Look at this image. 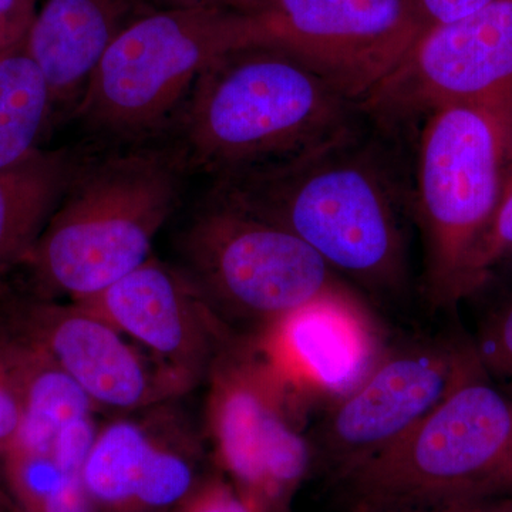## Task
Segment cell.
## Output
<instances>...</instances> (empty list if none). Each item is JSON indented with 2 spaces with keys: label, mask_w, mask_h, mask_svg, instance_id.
<instances>
[{
  "label": "cell",
  "mask_w": 512,
  "mask_h": 512,
  "mask_svg": "<svg viewBox=\"0 0 512 512\" xmlns=\"http://www.w3.org/2000/svg\"><path fill=\"white\" fill-rule=\"evenodd\" d=\"M53 116L45 77L23 42L0 53V170L40 150Z\"/></svg>",
  "instance_id": "cell-19"
},
{
  "label": "cell",
  "mask_w": 512,
  "mask_h": 512,
  "mask_svg": "<svg viewBox=\"0 0 512 512\" xmlns=\"http://www.w3.org/2000/svg\"><path fill=\"white\" fill-rule=\"evenodd\" d=\"M510 255H512V168L493 221L474 259V291L487 281L491 269L498 262L503 261L505 256Z\"/></svg>",
  "instance_id": "cell-21"
},
{
  "label": "cell",
  "mask_w": 512,
  "mask_h": 512,
  "mask_svg": "<svg viewBox=\"0 0 512 512\" xmlns=\"http://www.w3.org/2000/svg\"><path fill=\"white\" fill-rule=\"evenodd\" d=\"M474 348L485 375L512 399V295L484 319Z\"/></svg>",
  "instance_id": "cell-20"
},
{
  "label": "cell",
  "mask_w": 512,
  "mask_h": 512,
  "mask_svg": "<svg viewBox=\"0 0 512 512\" xmlns=\"http://www.w3.org/2000/svg\"><path fill=\"white\" fill-rule=\"evenodd\" d=\"M285 228L333 271L373 291H393L406 276L396 197L357 131L291 160L220 178L217 190Z\"/></svg>",
  "instance_id": "cell-1"
},
{
  "label": "cell",
  "mask_w": 512,
  "mask_h": 512,
  "mask_svg": "<svg viewBox=\"0 0 512 512\" xmlns=\"http://www.w3.org/2000/svg\"><path fill=\"white\" fill-rule=\"evenodd\" d=\"M134 0H45L23 39L49 87L53 109L80 100L111 43L130 25Z\"/></svg>",
  "instance_id": "cell-16"
},
{
  "label": "cell",
  "mask_w": 512,
  "mask_h": 512,
  "mask_svg": "<svg viewBox=\"0 0 512 512\" xmlns=\"http://www.w3.org/2000/svg\"><path fill=\"white\" fill-rule=\"evenodd\" d=\"M500 500L473 501V503L441 505H419V507L370 508V510H348L345 512H500Z\"/></svg>",
  "instance_id": "cell-26"
},
{
  "label": "cell",
  "mask_w": 512,
  "mask_h": 512,
  "mask_svg": "<svg viewBox=\"0 0 512 512\" xmlns=\"http://www.w3.org/2000/svg\"><path fill=\"white\" fill-rule=\"evenodd\" d=\"M192 285L224 328L249 339L323 293L339 288L333 269L301 238L215 191L181 241Z\"/></svg>",
  "instance_id": "cell-7"
},
{
  "label": "cell",
  "mask_w": 512,
  "mask_h": 512,
  "mask_svg": "<svg viewBox=\"0 0 512 512\" xmlns=\"http://www.w3.org/2000/svg\"><path fill=\"white\" fill-rule=\"evenodd\" d=\"M187 99L185 158L220 178L325 146L356 130L360 113L318 73L272 47L218 57Z\"/></svg>",
  "instance_id": "cell-2"
},
{
  "label": "cell",
  "mask_w": 512,
  "mask_h": 512,
  "mask_svg": "<svg viewBox=\"0 0 512 512\" xmlns=\"http://www.w3.org/2000/svg\"><path fill=\"white\" fill-rule=\"evenodd\" d=\"M0 498H3V500L6 501V503H9L10 505H12V503H10L8 494H6V491H3L2 488H0Z\"/></svg>",
  "instance_id": "cell-31"
},
{
  "label": "cell",
  "mask_w": 512,
  "mask_h": 512,
  "mask_svg": "<svg viewBox=\"0 0 512 512\" xmlns=\"http://www.w3.org/2000/svg\"><path fill=\"white\" fill-rule=\"evenodd\" d=\"M208 375V427L218 456L255 508L282 507L313 460L296 423L305 397L249 339H229Z\"/></svg>",
  "instance_id": "cell-8"
},
{
  "label": "cell",
  "mask_w": 512,
  "mask_h": 512,
  "mask_svg": "<svg viewBox=\"0 0 512 512\" xmlns=\"http://www.w3.org/2000/svg\"><path fill=\"white\" fill-rule=\"evenodd\" d=\"M0 308V328L52 357L99 409H150L194 386L164 363L147 359L123 333L79 303L5 293Z\"/></svg>",
  "instance_id": "cell-12"
},
{
  "label": "cell",
  "mask_w": 512,
  "mask_h": 512,
  "mask_svg": "<svg viewBox=\"0 0 512 512\" xmlns=\"http://www.w3.org/2000/svg\"><path fill=\"white\" fill-rule=\"evenodd\" d=\"M512 168V93L431 111L421 131L416 204L431 301L474 292L473 265Z\"/></svg>",
  "instance_id": "cell-5"
},
{
  "label": "cell",
  "mask_w": 512,
  "mask_h": 512,
  "mask_svg": "<svg viewBox=\"0 0 512 512\" xmlns=\"http://www.w3.org/2000/svg\"><path fill=\"white\" fill-rule=\"evenodd\" d=\"M333 481L346 511L500 500L512 494V399L481 370Z\"/></svg>",
  "instance_id": "cell-4"
},
{
  "label": "cell",
  "mask_w": 512,
  "mask_h": 512,
  "mask_svg": "<svg viewBox=\"0 0 512 512\" xmlns=\"http://www.w3.org/2000/svg\"><path fill=\"white\" fill-rule=\"evenodd\" d=\"M512 93V0L431 26L357 109L383 126Z\"/></svg>",
  "instance_id": "cell-10"
},
{
  "label": "cell",
  "mask_w": 512,
  "mask_h": 512,
  "mask_svg": "<svg viewBox=\"0 0 512 512\" xmlns=\"http://www.w3.org/2000/svg\"><path fill=\"white\" fill-rule=\"evenodd\" d=\"M184 154L134 151L74 171L23 259L33 295L89 298L150 258L180 197Z\"/></svg>",
  "instance_id": "cell-3"
},
{
  "label": "cell",
  "mask_w": 512,
  "mask_h": 512,
  "mask_svg": "<svg viewBox=\"0 0 512 512\" xmlns=\"http://www.w3.org/2000/svg\"><path fill=\"white\" fill-rule=\"evenodd\" d=\"M164 9L228 8V0H157Z\"/></svg>",
  "instance_id": "cell-27"
},
{
  "label": "cell",
  "mask_w": 512,
  "mask_h": 512,
  "mask_svg": "<svg viewBox=\"0 0 512 512\" xmlns=\"http://www.w3.org/2000/svg\"><path fill=\"white\" fill-rule=\"evenodd\" d=\"M0 363L12 380L22 407L23 423L16 444L50 453L57 437L94 419L99 407L52 357L29 340L2 328Z\"/></svg>",
  "instance_id": "cell-17"
},
{
  "label": "cell",
  "mask_w": 512,
  "mask_h": 512,
  "mask_svg": "<svg viewBox=\"0 0 512 512\" xmlns=\"http://www.w3.org/2000/svg\"><path fill=\"white\" fill-rule=\"evenodd\" d=\"M421 25V32L464 18L493 3L494 0H409Z\"/></svg>",
  "instance_id": "cell-22"
},
{
  "label": "cell",
  "mask_w": 512,
  "mask_h": 512,
  "mask_svg": "<svg viewBox=\"0 0 512 512\" xmlns=\"http://www.w3.org/2000/svg\"><path fill=\"white\" fill-rule=\"evenodd\" d=\"M195 384L232 338L183 271L148 258L89 298L73 301Z\"/></svg>",
  "instance_id": "cell-13"
},
{
  "label": "cell",
  "mask_w": 512,
  "mask_h": 512,
  "mask_svg": "<svg viewBox=\"0 0 512 512\" xmlns=\"http://www.w3.org/2000/svg\"><path fill=\"white\" fill-rule=\"evenodd\" d=\"M245 13L256 46L295 57L355 104L393 72L421 33L409 0H262Z\"/></svg>",
  "instance_id": "cell-9"
},
{
  "label": "cell",
  "mask_w": 512,
  "mask_h": 512,
  "mask_svg": "<svg viewBox=\"0 0 512 512\" xmlns=\"http://www.w3.org/2000/svg\"><path fill=\"white\" fill-rule=\"evenodd\" d=\"M22 423L23 413L18 394L5 367L0 363V456L18 439Z\"/></svg>",
  "instance_id": "cell-24"
},
{
  "label": "cell",
  "mask_w": 512,
  "mask_h": 512,
  "mask_svg": "<svg viewBox=\"0 0 512 512\" xmlns=\"http://www.w3.org/2000/svg\"><path fill=\"white\" fill-rule=\"evenodd\" d=\"M500 512H512V497L501 498L500 500Z\"/></svg>",
  "instance_id": "cell-29"
},
{
  "label": "cell",
  "mask_w": 512,
  "mask_h": 512,
  "mask_svg": "<svg viewBox=\"0 0 512 512\" xmlns=\"http://www.w3.org/2000/svg\"><path fill=\"white\" fill-rule=\"evenodd\" d=\"M167 434L147 420H114L100 427L82 474L94 504L164 508L187 497L194 473Z\"/></svg>",
  "instance_id": "cell-15"
},
{
  "label": "cell",
  "mask_w": 512,
  "mask_h": 512,
  "mask_svg": "<svg viewBox=\"0 0 512 512\" xmlns=\"http://www.w3.org/2000/svg\"><path fill=\"white\" fill-rule=\"evenodd\" d=\"M262 0H228V8L238 12H252L261 5Z\"/></svg>",
  "instance_id": "cell-28"
},
{
  "label": "cell",
  "mask_w": 512,
  "mask_h": 512,
  "mask_svg": "<svg viewBox=\"0 0 512 512\" xmlns=\"http://www.w3.org/2000/svg\"><path fill=\"white\" fill-rule=\"evenodd\" d=\"M244 47H255L248 13L227 8L147 13L111 43L74 113L113 136L156 130L211 63Z\"/></svg>",
  "instance_id": "cell-6"
},
{
  "label": "cell",
  "mask_w": 512,
  "mask_h": 512,
  "mask_svg": "<svg viewBox=\"0 0 512 512\" xmlns=\"http://www.w3.org/2000/svg\"><path fill=\"white\" fill-rule=\"evenodd\" d=\"M66 150L35 151L0 170V276L22 264L74 174Z\"/></svg>",
  "instance_id": "cell-18"
},
{
  "label": "cell",
  "mask_w": 512,
  "mask_h": 512,
  "mask_svg": "<svg viewBox=\"0 0 512 512\" xmlns=\"http://www.w3.org/2000/svg\"><path fill=\"white\" fill-rule=\"evenodd\" d=\"M13 512V508L10 507L9 503H6L3 498H0V512Z\"/></svg>",
  "instance_id": "cell-30"
},
{
  "label": "cell",
  "mask_w": 512,
  "mask_h": 512,
  "mask_svg": "<svg viewBox=\"0 0 512 512\" xmlns=\"http://www.w3.org/2000/svg\"><path fill=\"white\" fill-rule=\"evenodd\" d=\"M36 10L37 0H0V53L23 42Z\"/></svg>",
  "instance_id": "cell-23"
},
{
  "label": "cell",
  "mask_w": 512,
  "mask_h": 512,
  "mask_svg": "<svg viewBox=\"0 0 512 512\" xmlns=\"http://www.w3.org/2000/svg\"><path fill=\"white\" fill-rule=\"evenodd\" d=\"M251 342L305 399L326 394L336 402L365 382L386 353L375 322L342 286L289 313Z\"/></svg>",
  "instance_id": "cell-14"
},
{
  "label": "cell",
  "mask_w": 512,
  "mask_h": 512,
  "mask_svg": "<svg viewBox=\"0 0 512 512\" xmlns=\"http://www.w3.org/2000/svg\"><path fill=\"white\" fill-rule=\"evenodd\" d=\"M481 370L474 345L384 353L365 382L335 402L312 453L333 478L342 476L400 439Z\"/></svg>",
  "instance_id": "cell-11"
},
{
  "label": "cell",
  "mask_w": 512,
  "mask_h": 512,
  "mask_svg": "<svg viewBox=\"0 0 512 512\" xmlns=\"http://www.w3.org/2000/svg\"><path fill=\"white\" fill-rule=\"evenodd\" d=\"M183 512H261L244 497L235 494L224 484H211L202 488Z\"/></svg>",
  "instance_id": "cell-25"
}]
</instances>
